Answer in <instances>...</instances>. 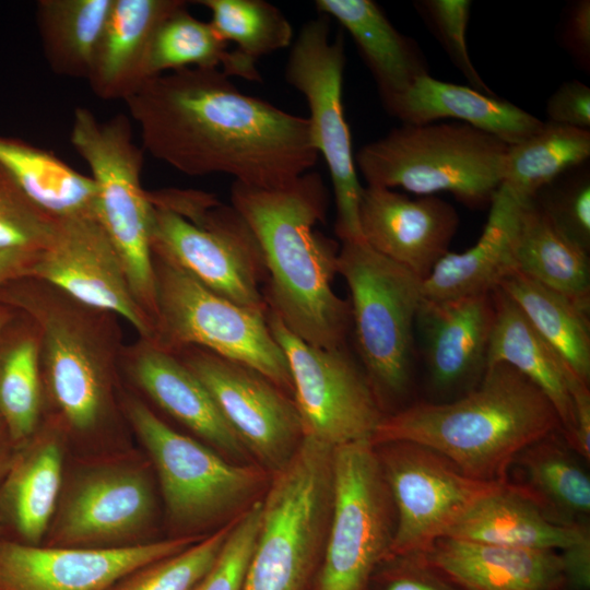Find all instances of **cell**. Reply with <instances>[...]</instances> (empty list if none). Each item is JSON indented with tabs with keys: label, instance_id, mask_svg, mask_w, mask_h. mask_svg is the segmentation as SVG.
<instances>
[{
	"label": "cell",
	"instance_id": "obj_1",
	"mask_svg": "<svg viewBox=\"0 0 590 590\" xmlns=\"http://www.w3.org/2000/svg\"><path fill=\"white\" fill-rule=\"evenodd\" d=\"M125 103L142 149L186 175L221 173L246 186L276 189L318 161L307 118L244 94L219 69L162 73Z\"/></svg>",
	"mask_w": 590,
	"mask_h": 590
},
{
	"label": "cell",
	"instance_id": "obj_2",
	"mask_svg": "<svg viewBox=\"0 0 590 590\" xmlns=\"http://www.w3.org/2000/svg\"><path fill=\"white\" fill-rule=\"evenodd\" d=\"M231 202L260 246L268 308L310 345H347L350 302L332 288L340 246L316 229L324 223L329 204L320 174L309 170L276 189L234 181Z\"/></svg>",
	"mask_w": 590,
	"mask_h": 590
},
{
	"label": "cell",
	"instance_id": "obj_3",
	"mask_svg": "<svg viewBox=\"0 0 590 590\" xmlns=\"http://www.w3.org/2000/svg\"><path fill=\"white\" fill-rule=\"evenodd\" d=\"M558 430V415L544 392L510 365L496 363L473 389L453 400L416 402L386 415L371 442H417L471 477L506 482L509 467L526 447Z\"/></svg>",
	"mask_w": 590,
	"mask_h": 590
},
{
	"label": "cell",
	"instance_id": "obj_4",
	"mask_svg": "<svg viewBox=\"0 0 590 590\" xmlns=\"http://www.w3.org/2000/svg\"><path fill=\"white\" fill-rule=\"evenodd\" d=\"M333 447L305 437L271 475L243 590H314L334 498Z\"/></svg>",
	"mask_w": 590,
	"mask_h": 590
},
{
	"label": "cell",
	"instance_id": "obj_5",
	"mask_svg": "<svg viewBox=\"0 0 590 590\" xmlns=\"http://www.w3.org/2000/svg\"><path fill=\"white\" fill-rule=\"evenodd\" d=\"M122 408L155 467L172 538H204L263 498L271 475L257 463L180 434L139 399L126 397Z\"/></svg>",
	"mask_w": 590,
	"mask_h": 590
},
{
	"label": "cell",
	"instance_id": "obj_6",
	"mask_svg": "<svg viewBox=\"0 0 590 590\" xmlns=\"http://www.w3.org/2000/svg\"><path fill=\"white\" fill-rule=\"evenodd\" d=\"M152 253L243 307L267 312V270L251 228L231 204L191 189L148 192Z\"/></svg>",
	"mask_w": 590,
	"mask_h": 590
},
{
	"label": "cell",
	"instance_id": "obj_7",
	"mask_svg": "<svg viewBox=\"0 0 590 590\" xmlns=\"http://www.w3.org/2000/svg\"><path fill=\"white\" fill-rule=\"evenodd\" d=\"M32 281V292L19 304L38 332L44 391L63 425L75 433H91L111 409L113 376L120 355L117 328L110 320L116 316Z\"/></svg>",
	"mask_w": 590,
	"mask_h": 590
},
{
	"label": "cell",
	"instance_id": "obj_8",
	"mask_svg": "<svg viewBox=\"0 0 590 590\" xmlns=\"http://www.w3.org/2000/svg\"><path fill=\"white\" fill-rule=\"evenodd\" d=\"M338 273L351 299L356 357L385 413L403 409L412 382L423 281L364 240L341 243Z\"/></svg>",
	"mask_w": 590,
	"mask_h": 590
},
{
	"label": "cell",
	"instance_id": "obj_9",
	"mask_svg": "<svg viewBox=\"0 0 590 590\" xmlns=\"http://www.w3.org/2000/svg\"><path fill=\"white\" fill-rule=\"evenodd\" d=\"M508 144L462 122L392 129L365 144L355 158L367 186L417 196L450 192L470 208L489 205L502 182Z\"/></svg>",
	"mask_w": 590,
	"mask_h": 590
},
{
	"label": "cell",
	"instance_id": "obj_10",
	"mask_svg": "<svg viewBox=\"0 0 590 590\" xmlns=\"http://www.w3.org/2000/svg\"><path fill=\"white\" fill-rule=\"evenodd\" d=\"M70 140L91 169L96 216L120 257L135 299L155 326L153 206L141 186L143 150L133 143L130 120L119 114L99 121L91 110L79 107Z\"/></svg>",
	"mask_w": 590,
	"mask_h": 590
},
{
	"label": "cell",
	"instance_id": "obj_11",
	"mask_svg": "<svg viewBox=\"0 0 590 590\" xmlns=\"http://www.w3.org/2000/svg\"><path fill=\"white\" fill-rule=\"evenodd\" d=\"M153 264L156 296L153 343L169 352L198 346L243 363L293 397L288 364L269 329L267 312L217 295L155 255Z\"/></svg>",
	"mask_w": 590,
	"mask_h": 590
},
{
	"label": "cell",
	"instance_id": "obj_12",
	"mask_svg": "<svg viewBox=\"0 0 590 590\" xmlns=\"http://www.w3.org/2000/svg\"><path fill=\"white\" fill-rule=\"evenodd\" d=\"M334 498L314 590H367L393 543L397 514L376 449L362 439L333 449Z\"/></svg>",
	"mask_w": 590,
	"mask_h": 590
},
{
	"label": "cell",
	"instance_id": "obj_13",
	"mask_svg": "<svg viewBox=\"0 0 590 590\" xmlns=\"http://www.w3.org/2000/svg\"><path fill=\"white\" fill-rule=\"evenodd\" d=\"M291 46L285 80L308 104L311 140L318 155H322L332 181L335 234L341 243L363 240L358 222L363 186L356 173L342 102L343 33L339 32L331 39L330 17L319 13L302 26Z\"/></svg>",
	"mask_w": 590,
	"mask_h": 590
},
{
	"label": "cell",
	"instance_id": "obj_14",
	"mask_svg": "<svg viewBox=\"0 0 590 590\" xmlns=\"http://www.w3.org/2000/svg\"><path fill=\"white\" fill-rule=\"evenodd\" d=\"M267 322L287 361L305 437L333 448L371 440L386 415L349 346L310 345L291 332L269 308Z\"/></svg>",
	"mask_w": 590,
	"mask_h": 590
},
{
	"label": "cell",
	"instance_id": "obj_15",
	"mask_svg": "<svg viewBox=\"0 0 590 590\" xmlns=\"http://www.w3.org/2000/svg\"><path fill=\"white\" fill-rule=\"evenodd\" d=\"M374 446L397 514L389 556L426 554L479 500L509 482L471 477L417 442L392 440Z\"/></svg>",
	"mask_w": 590,
	"mask_h": 590
},
{
	"label": "cell",
	"instance_id": "obj_16",
	"mask_svg": "<svg viewBox=\"0 0 590 590\" xmlns=\"http://www.w3.org/2000/svg\"><path fill=\"white\" fill-rule=\"evenodd\" d=\"M172 353L204 385L255 463L270 475L286 465L305 438L292 396L257 369L205 349Z\"/></svg>",
	"mask_w": 590,
	"mask_h": 590
},
{
	"label": "cell",
	"instance_id": "obj_17",
	"mask_svg": "<svg viewBox=\"0 0 590 590\" xmlns=\"http://www.w3.org/2000/svg\"><path fill=\"white\" fill-rule=\"evenodd\" d=\"M74 300L127 320L140 339L153 341L155 327L135 299L122 262L96 213L56 220L28 276Z\"/></svg>",
	"mask_w": 590,
	"mask_h": 590
},
{
	"label": "cell",
	"instance_id": "obj_18",
	"mask_svg": "<svg viewBox=\"0 0 590 590\" xmlns=\"http://www.w3.org/2000/svg\"><path fill=\"white\" fill-rule=\"evenodd\" d=\"M155 517L156 498L144 471L127 465L99 467L78 475L60 495L46 545H134L152 528Z\"/></svg>",
	"mask_w": 590,
	"mask_h": 590
},
{
	"label": "cell",
	"instance_id": "obj_19",
	"mask_svg": "<svg viewBox=\"0 0 590 590\" xmlns=\"http://www.w3.org/2000/svg\"><path fill=\"white\" fill-rule=\"evenodd\" d=\"M202 538L92 548L31 545L0 536V590H110L133 570Z\"/></svg>",
	"mask_w": 590,
	"mask_h": 590
},
{
	"label": "cell",
	"instance_id": "obj_20",
	"mask_svg": "<svg viewBox=\"0 0 590 590\" xmlns=\"http://www.w3.org/2000/svg\"><path fill=\"white\" fill-rule=\"evenodd\" d=\"M358 222L369 247L424 281L449 252L459 216L436 194L411 198L392 189L365 186Z\"/></svg>",
	"mask_w": 590,
	"mask_h": 590
},
{
	"label": "cell",
	"instance_id": "obj_21",
	"mask_svg": "<svg viewBox=\"0 0 590 590\" xmlns=\"http://www.w3.org/2000/svg\"><path fill=\"white\" fill-rule=\"evenodd\" d=\"M493 320L492 291L451 299L423 297L415 329L437 402L453 400L481 381Z\"/></svg>",
	"mask_w": 590,
	"mask_h": 590
},
{
	"label": "cell",
	"instance_id": "obj_22",
	"mask_svg": "<svg viewBox=\"0 0 590 590\" xmlns=\"http://www.w3.org/2000/svg\"><path fill=\"white\" fill-rule=\"evenodd\" d=\"M125 357L134 382L165 413L227 459L255 463L204 385L176 354L141 339Z\"/></svg>",
	"mask_w": 590,
	"mask_h": 590
},
{
	"label": "cell",
	"instance_id": "obj_23",
	"mask_svg": "<svg viewBox=\"0 0 590 590\" xmlns=\"http://www.w3.org/2000/svg\"><path fill=\"white\" fill-rule=\"evenodd\" d=\"M60 428H40L16 449L0 485V531L14 541L40 545L61 495L62 452Z\"/></svg>",
	"mask_w": 590,
	"mask_h": 590
},
{
	"label": "cell",
	"instance_id": "obj_24",
	"mask_svg": "<svg viewBox=\"0 0 590 590\" xmlns=\"http://www.w3.org/2000/svg\"><path fill=\"white\" fill-rule=\"evenodd\" d=\"M384 105L403 123L424 125L455 119L489 133L508 145L527 139L544 123L496 95L440 81L429 73L416 78L403 93Z\"/></svg>",
	"mask_w": 590,
	"mask_h": 590
},
{
	"label": "cell",
	"instance_id": "obj_25",
	"mask_svg": "<svg viewBox=\"0 0 590 590\" xmlns=\"http://www.w3.org/2000/svg\"><path fill=\"white\" fill-rule=\"evenodd\" d=\"M426 558L463 590H562L557 551L437 540Z\"/></svg>",
	"mask_w": 590,
	"mask_h": 590
},
{
	"label": "cell",
	"instance_id": "obj_26",
	"mask_svg": "<svg viewBox=\"0 0 590 590\" xmlns=\"http://www.w3.org/2000/svg\"><path fill=\"white\" fill-rule=\"evenodd\" d=\"M180 0H114L88 83L103 99L125 101L148 80L145 66L158 24L186 4Z\"/></svg>",
	"mask_w": 590,
	"mask_h": 590
},
{
	"label": "cell",
	"instance_id": "obj_27",
	"mask_svg": "<svg viewBox=\"0 0 590 590\" xmlns=\"http://www.w3.org/2000/svg\"><path fill=\"white\" fill-rule=\"evenodd\" d=\"M492 298L494 320L487 366L508 364L536 385L555 408L567 440L573 429L569 378L575 374L498 286L492 290Z\"/></svg>",
	"mask_w": 590,
	"mask_h": 590
},
{
	"label": "cell",
	"instance_id": "obj_28",
	"mask_svg": "<svg viewBox=\"0 0 590 590\" xmlns=\"http://www.w3.org/2000/svg\"><path fill=\"white\" fill-rule=\"evenodd\" d=\"M588 527V522L554 523L520 485L508 482L479 500L445 538L505 547L560 551Z\"/></svg>",
	"mask_w": 590,
	"mask_h": 590
},
{
	"label": "cell",
	"instance_id": "obj_29",
	"mask_svg": "<svg viewBox=\"0 0 590 590\" xmlns=\"http://www.w3.org/2000/svg\"><path fill=\"white\" fill-rule=\"evenodd\" d=\"M523 204L499 187L476 244L445 255L423 281V296L451 299L491 292L511 268L512 239Z\"/></svg>",
	"mask_w": 590,
	"mask_h": 590
},
{
	"label": "cell",
	"instance_id": "obj_30",
	"mask_svg": "<svg viewBox=\"0 0 590 590\" xmlns=\"http://www.w3.org/2000/svg\"><path fill=\"white\" fill-rule=\"evenodd\" d=\"M315 5L319 13L337 20L350 33L384 103L428 73L415 44L391 24L374 1L317 0Z\"/></svg>",
	"mask_w": 590,
	"mask_h": 590
},
{
	"label": "cell",
	"instance_id": "obj_31",
	"mask_svg": "<svg viewBox=\"0 0 590 590\" xmlns=\"http://www.w3.org/2000/svg\"><path fill=\"white\" fill-rule=\"evenodd\" d=\"M588 251L562 234L531 200L520 211L511 246V268L566 296L590 312Z\"/></svg>",
	"mask_w": 590,
	"mask_h": 590
},
{
	"label": "cell",
	"instance_id": "obj_32",
	"mask_svg": "<svg viewBox=\"0 0 590 590\" xmlns=\"http://www.w3.org/2000/svg\"><path fill=\"white\" fill-rule=\"evenodd\" d=\"M560 430L526 447L515 459L524 471L517 483L554 523L587 522L590 514V477Z\"/></svg>",
	"mask_w": 590,
	"mask_h": 590
},
{
	"label": "cell",
	"instance_id": "obj_33",
	"mask_svg": "<svg viewBox=\"0 0 590 590\" xmlns=\"http://www.w3.org/2000/svg\"><path fill=\"white\" fill-rule=\"evenodd\" d=\"M0 168L34 206L55 221L95 213L93 179L50 152L0 137Z\"/></svg>",
	"mask_w": 590,
	"mask_h": 590
},
{
	"label": "cell",
	"instance_id": "obj_34",
	"mask_svg": "<svg viewBox=\"0 0 590 590\" xmlns=\"http://www.w3.org/2000/svg\"><path fill=\"white\" fill-rule=\"evenodd\" d=\"M496 286L514 300L575 376L589 385V314L566 296L515 269H508Z\"/></svg>",
	"mask_w": 590,
	"mask_h": 590
},
{
	"label": "cell",
	"instance_id": "obj_35",
	"mask_svg": "<svg viewBox=\"0 0 590 590\" xmlns=\"http://www.w3.org/2000/svg\"><path fill=\"white\" fill-rule=\"evenodd\" d=\"M187 3L168 14L156 27L148 51V79L186 68L219 69L228 76L259 82L255 61L228 49L210 22L193 17Z\"/></svg>",
	"mask_w": 590,
	"mask_h": 590
},
{
	"label": "cell",
	"instance_id": "obj_36",
	"mask_svg": "<svg viewBox=\"0 0 590 590\" xmlns=\"http://www.w3.org/2000/svg\"><path fill=\"white\" fill-rule=\"evenodd\" d=\"M590 131L544 122L527 139L508 145L500 188L521 203L562 174L588 162Z\"/></svg>",
	"mask_w": 590,
	"mask_h": 590
},
{
	"label": "cell",
	"instance_id": "obj_37",
	"mask_svg": "<svg viewBox=\"0 0 590 590\" xmlns=\"http://www.w3.org/2000/svg\"><path fill=\"white\" fill-rule=\"evenodd\" d=\"M114 0H40L36 17L45 57L57 73L88 79Z\"/></svg>",
	"mask_w": 590,
	"mask_h": 590
},
{
	"label": "cell",
	"instance_id": "obj_38",
	"mask_svg": "<svg viewBox=\"0 0 590 590\" xmlns=\"http://www.w3.org/2000/svg\"><path fill=\"white\" fill-rule=\"evenodd\" d=\"M44 392L39 337L34 324L0 352V416L15 449L39 429Z\"/></svg>",
	"mask_w": 590,
	"mask_h": 590
},
{
	"label": "cell",
	"instance_id": "obj_39",
	"mask_svg": "<svg viewBox=\"0 0 590 590\" xmlns=\"http://www.w3.org/2000/svg\"><path fill=\"white\" fill-rule=\"evenodd\" d=\"M211 12L210 24L235 50L257 62L263 56L287 48L293 28L285 15L263 0H200Z\"/></svg>",
	"mask_w": 590,
	"mask_h": 590
},
{
	"label": "cell",
	"instance_id": "obj_40",
	"mask_svg": "<svg viewBox=\"0 0 590 590\" xmlns=\"http://www.w3.org/2000/svg\"><path fill=\"white\" fill-rule=\"evenodd\" d=\"M235 521L177 554L133 570L110 590H193L214 566Z\"/></svg>",
	"mask_w": 590,
	"mask_h": 590
},
{
	"label": "cell",
	"instance_id": "obj_41",
	"mask_svg": "<svg viewBox=\"0 0 590 590\" xmlns=\"http://www.w3.org/2000/svg\"><path fill=\"white\" fill-rule=\"evenodd\" d=\"M532 201L568 239L590 250V172L582 164L542 187Z\"/></svg>",
	"mask_w": 590,
	"mask_h": 590
},
{
	"label": "cell",
	"instance_id": "obj_42",
	"mask_svg": "<svg viewBox=\"0 0 590 590\" xmlns=\"http://www.w3.org/2000/svg\"><path fill=\"white\" fill-rule=\"evenodd\" d=\"M55 222L34 206L0 168V250L40 252Z\"/></svg>",
	"mask_w": 590,
	"mask_h": 590
},
{
	"label": "cell",
	"instance_id": "obj_43",
	"mask_svg": "<svg viewBox=\"0 0 590 590\" xmlns=\"http://www.w3.org/2000/svg\"><path fill=\"white\" fill-rule=\"evenodd\" d=\"M471 4L469 0H425L418 2V8L455 64L473 87L495 95L475 70L468 50L467 26Z\"/></svg>",
	"mask_w": 590,
	"mask_h": 590
},
{
	"label": "cell",
	"instance_id": "obj_44",
	"mask_svg": "<svg viewBox=\"0 0 590 590\" xmlns=\"http://www.w3.org/2000/svg\"><path fill=\"white\" fill-rule=\"evenodd\" d=\"M261 518V500L232 526L223 548L199 590H243Z\"/></svg>",
	"mask_w": 590,
	"mask_h": 590
},
{
	"label": "cell",
	"instance_id": "obj_45",
	"mask_svg": "<svg viewBox=\"0 0 590 590\" xmlns=\"http://www.w3.org/2000/svg\"><path fill=\"white\" fill-rule=\"evenodd\" d=\"M367 590H463L425 554L389 556L371 576Z\"/></svg>",
	"mask_w": 590,
	"mask_h": 590
},
{
	"label": "cell",
	"instance_id": "obj_46",
	"mask_svg": "<svg viewBox=\"0 0 590 590\" xmlns=\"http://www.w3.org/2000/svg\"><path fill=\"white\" fill-rule=\"evenodd\" d=\"M548 121L573 128H590V88L573 80L564 82L546 103Z\"/></svg>",
	"mask_w": 590,
	"mask_h": 590
},
{
	"label": "cell",
	"instance_id": "obj_47",
	"mask_svg": "<svg viewBox=\"0 0 590 590\" xmlns=\"http://www.w3.org/2000/svg\"><path fill=\"white\" fill-rule=\"evenodd\" d=\"M563 42L576 61L589 69L590 66V1L574 2L566 14Z\"/></svg>",
	"mask_w": 590,
	"mask_h": 590
},
{
	"label": "cell",
	"instance_id": "obj_48",
	"mask_svg": "<svg viewBox=\"0 0 590 590\" xmlns=\"http://www.w3.org/2000/svg\"><path fill=\"white\" fill-rule=\"evenodd\" d=\"M573 401V429L568 445L585 461L590 459V390L589 385L575 375L569 378Z\"/></svg>",
	"mask_w": 590,
	"mask_h": 590
},
{
	"label": "cell",
	"instance_id": "obj_49",
	"mask_svg": "<svg viewBox=\"0 0 590 590\" xmlns=\"http://www.w3.org/2000/svg\"><path fill=\"white\" fill-rule=\"evenodd\" d=\"M565 586L573 590L590 588V531L589 527L571 544L560 550Z\"/></svg>",
	"mask_w": 590,
	"mask_h": 590
},
{
	"label": "cell",
	"instance_id": "obj_50",
	"mask_svg": "<svg viewBox=\"0 0 590 590\" xmlns=\"http://www.w3.org/2000/svg\"><path fill=\"white\" fill-rule=\"evenodd\" d=\"M37 255L0 250V283L27 278Z\"/></svg>",
	"mask_w": 590,
	"mask_h": 590
},
{
	"label": "cell",
	"instance_id": "obj_51",
	"mask_svg": "<svg viewBox=\"0 0 590 590\" xmlns=\"http://www.w3.org/2000/svg\"><path fill=\"white\" fill-rule=\"evenodd\" d=\"M15 451L9 432L0 416V485L12 463Z\"/></svg>",
	"mask_w": 590,
	"mask_h": 590
},
{
	"label": "cell",
	"instance_id": "obj_52",
	"mask_svg": "<svg viewBox=\"0 0 590 590\" xmlns=\"http://www.w3.org/2000/svg\"><path fill=\"white\" fill-rule=\"evenodd\" d=\"M9 320H10V314L8 309L0 306V334L2 330L4 329V327L7 326V323L9 322Z\"/></svg>",
	"mask_w": 590,
	"mask_h": 590
},
{
	"label": "cell",
	"instance_id": "obj_53",
	"mask_svg": "<svg viewBox=\"0 0 590 590\" xmlns=\"http://www.w3.org/2000/svg\"><path fill=\"white\" fill-rule=\"evenodd\" d=\"M203 581V580H202ZM201 585V583H200ZM200 585H198L193 590H199L200 589Z\"/></svg>",
	"mask_w": 590,
	"mask_h": 590
},
{
	"label": "cell",
	"instance_id": "obj_54",
	"mask_svg": "<svg viewBox=\"0 0 590 590\" xmlns=\"http://www.w3.org/2000/svg\"><path fill=\"white\" fill-rule=\"evenodd\" d=\"M1 532V531H0Z\"/></svg>",
	"mask_w": 590,
	"mask_h": 590
}]
</instances>
